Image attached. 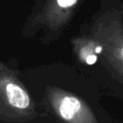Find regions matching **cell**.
<instances>
[{"label": "cell", "mask_w": 123, "mask_h": 123, "mask_svg": "<svg viewBox=\"0 0 123 123\" xmlns=\"http://www.w3.org/2000/svg\"><path fill=\"white\" fill-rule=\"evenodd\" d=\"M41 123H123L102 104L99 87L72 63L56 61L22 68Z\"/></svg>", "instance_id": "obj_1"}, {"label": "cell", "mask_w": 123, "mask_h": 123, "mask_svg": "<svg viewBox=\"0 0 123 123\" xmlns=\"http://www.w3.org/2000/svg\"><path fill=\"white\" fill-rule=\"evenodd\" d=\"M72 64L104 95L123 102V18L107 11L70 38Z\"/></svg>", "instance_id": "obj_2"}, {"label": "cell", "mask_w": 123, "mask_h": 123, "mask_svg": "<svg viewBox=\"0 0 123 123\" xmlns=\"http://www.w3.org/2000/svg\"><path fill=\"white\" fill-rule=\"evenodd\" d=\"M0 123H41L39 108L13 57L0 60Z\"/></svg>", "instance_id": "obj_3"}, {"label": "cell", "mask_w": 123, "mask_h": 123, "mask_svg": "<svg viewBox=\"0 0 123 123\" xmlns=\"http://www.w3.org/2000/svg\"><path fill=\"white\" fill-rule=\"evenodd\" d=\"M80 0H45L42 8L34 12L26 21L21 35L31 38L41 33L39 40L50 44L57 40L70 22Z\"/></svg>", "instance_id": "obj_4"}, {"label": "cell", "mask_w": 123, "mask_h": 123, "mask_svg": "<svg viewBox=\"0 0 123 123\" xmlns=\"http://www.w3.org/2000/svg\"><path fill=\"white\" fill-rule=\"evenodd\" d=\"M121 12V13H123V8L121 9V12Z\"/></svg>", "instance_id": "obj_5"}]
</instances>
